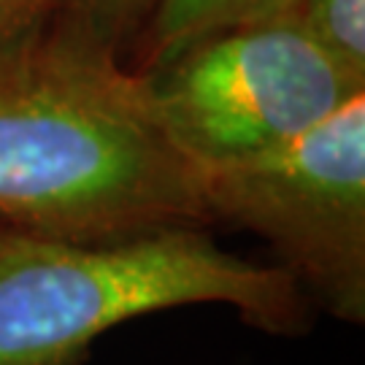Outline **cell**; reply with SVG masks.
<instances>
[{"label": "cell", "mask_w": 365, "mask_h": 365, "mask_svg": "<svg viewBox=\"0 0 365 365\" xmlns=\"http://www.w3.org/2000/svg\"><path fill=\"white\" fill-rule=\"evenodd\" d=\"M209 222L144 73L63 25L0 46V227L103 244Z\"/></svg>", "instance_id": "cell-1"}, {"label": "cell", "mask_w": 365, "mask_h": 365, "mask_svg": "<svg viewBox=\"0 0 365 365\" xmlns=\"http://www.w3.org/2000/svg\"><path fill=\"white\" fill-rule=\"evenodd\" d=\"M195 303L230 306L265 333L306 327L282 265L225 252L203 227L103 244L0 227V365H81L111 327Z\"/></svg>", "instance_id": "cell-2"}, {"label": "cell", "mask_w": 365, "mask_h": 365, "mask_svg": "<svg viewBox=\"0 0 365 365\" xmlns=\"http://www.w3.org/2000/svg\"><path fill=\"white\" fill-rule=\"evenodd\" d=\"M197 173L211 220L265 238L300 289L365 322V92L287 141Z\"/></svg>", "instance_id": "cell-3"}, {"label": "cell", "mask_w": 365, "mask_h": 365, "mask_svg": "<svg viewBox=\"0 0 365 365\" xmlns=\"http://www.w3.org/2000/svg\"><path fill=\"white\" fill-rule=\"evenodd\" d=\"M144 78L163 128L195 168L287 141L365 92V78L292 16L209 36Z\"/></svg>", "instance_id": "cell-4"}, {"label": "cell", "mask_w": 365, "mask_h": 365, "mask_svg": "<svg viewBox=\"0 0 365 365\" xmlns=\"http://www.w3.org/2000/svg\"><path fill=\"white\" fill-rule=\"evenodd\" d=\"M298 0H157L149 22V68L233 27L292 16Z\"/></svg>", "instance_id": "cell-5"}, {"label": "cell", "mask_w": 365, "mask_h": 365, "mask_svg": "<svg viewBox=\"0 0 365 365\" xmlns=\"http://www.w3.org/2000/svg\"><path fill=\"white\" fill-rule=\"evenodd\" d=\"M292 19L346 71L365 78V0H298Z\"/></svg>", "instance_id": "cell-6"}, {"label": "cell", "mask_w": 365, "mask_h": 365, "mask_svg": "<svg viewBox=\"0 0 365 365\" xmlns=\"http://www.w3.org/2000/svg\"><path fill=\"white\" fill-rule=\"evenodd\" d=\"M155 3L157 0H66L68 16L63 27L117 52L119 41L152 14Z\"/></svg>", "instance_id": "cell-7"}, {"label": "cell", "mask_w": 365, "mask_h": 365, "mask_svg": "<svg viewBox=\"0 0 365 365\" xmlns=\"http://www.w3.org/2000/svg\"><path fill=\"white\" fill-rule=\"evenodd\" d=\"M57 0H0V46L43 25Z\"/></svg>", "instance_id": "cell-8"}]
</instances>
